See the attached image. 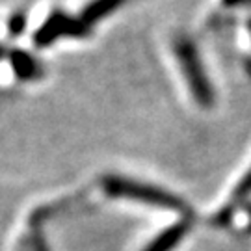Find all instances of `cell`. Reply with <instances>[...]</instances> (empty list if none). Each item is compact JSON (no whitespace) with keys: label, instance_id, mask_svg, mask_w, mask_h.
<instances>
[{"label":"cell","instance_id":"obj_1","mask_svg":"<svg viewBox=\"0 0 251 251\" xmlns=\"http://www.w3.org/2000/svg\"><path fill=\"white\" fill-rule=\"evenodd\" d=\"M100 184L110 198L130 199V201H140L145 205L170 208L173 212H180V214H190L188 205L180 198L173 196L168 190H162L158 186L147 184V182L126 179V177H119V175H106L100 180Z\"/></svg>","mask_w":251,"mask_h":251},{"label":"cell","instance_id":"obj_2","mask_svg":"<svg viewBox=\"0 0 251 251\" xmlns=\"http://www.w3.org/2000/svg\"><path fill=\"white\" fill-rule=\"evenodd\" d=\"M173 52H175V58L179 62V67L182 69L184 80L188 84L194 99L201 106H210L214 100V91H212V84L208 82L198 47L186 36H179L173 41Z\"/></svg>","mask_w":251,"mask_h":251},{"label":"cell","instance_id":"obj_3","mask_svg":"<svg viewBox=\"0 0 251 251\" xmlns=\"http://www.w3.org/2000/svg\"><path fill=\"white\" fill-rule=\"evenodd\" d=\"M91 34V28L82 21L80 15H71L62 9H54L49 13V17L43 21V25L34 32V43L36 47H50L60 39H82Z\"/></svg>","mask_w":251,"mask_h":251},{"label":"cell","instance_id":"obj_4","mask_svg":"<svg viewBox=\"0 0 251 251\" xmlns=\"http://www.w3.org/2000/svg\"><path fill=\"white\" fill-rule=\"evenodd\" d=\"M188 231L190 220H180L171 227H168L166 231H162L144 251H173L180 244V240L188 234Z\"/></svg>","mask_w":251,"mask_h":251},{"label":"cell","instance_id":"obj_5","mask_svg":"<svg viewBox=\"0 0 251 251\" xmlns=\"http://www.w3.org/2000/svg\"><path fill=\"white\" fill-rule=\"evenodd\" d=\"M128 0H90L80 11L82 21L88 25L90 28H93L99 21L106 19L108 15L116 13L121 6H125Z\"/></svg>","mask_w":251,"mask_h":251},{"label":"cell","instance_id":"obj_6","mask_svg":"<svg viewBox=\"0 0 251 251\" xmlns=\"http://www.w3.org/2000/svg\"><path fill=\"white\" fill-rule=\"evenodd\" d=\"M11 67L19 78H25V80H34L43 75V67L39 65V62L23 50L11 54Z\"/></svg>","mask_w":251,"mask_h":251},{"label":"cell","instance_id":"obj_7","mask_svg":"<svg viewBox=\"0 0 251 251\" xmlns=\"http://www.w3.org/2000/svg\"><path fill=\"white\" fill-rule=\"evenodd\" d=\"M25 25H26V19H25L23 13L13 15V17L9 19V34H11V36H19V34L23 32Z\"/></svg>","mask_w":251,"mask_h":251},{"label":"cell","instance_id":"obj_8","mask_svg":"<svg viewBox=\"0 0 251 251\" xmlns=\"http://www.w3.org/2000/svg\"><path fill=\"white\" fill-rule=\"evenodd\" d=\"M251 194V170L246 173V177L240 180L238 188H236V198H246Z\"/></svg>","mask_w":251,"mask_h":251}]
</instances>
